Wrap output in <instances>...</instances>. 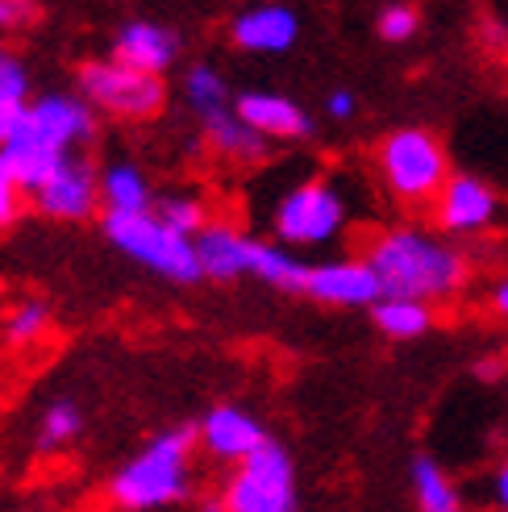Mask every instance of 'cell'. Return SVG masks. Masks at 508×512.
Returning a JSON list of instances; mask_svg holds the SVG:
<instances>
[{
  "mask_svg": "<svg viewBox=\"0 0 508 512\" xmlns=\"http://www.w3.org/2000/svg\"><path fill=\"white\" fill-rule=\"evenodd\" d=\"M367 263L379 279V288H384V296L392 300L442 304L450 296H459L471 279L467 254L417 225H396V229L375 234L367 246Z\"/></svg>",
  "mask_w": 508,
  "mask_h": 512,
  "instance_id": "obj_1",
  "label": "cell"
},
{
  "mask_svg": "<svg viewBox=\"0 0 508 512\" xmlns=\"http://www.w3.org/2000/svg\"><path fill=\"white\" fill-rule=\"evenodd\" d=\"M259 246H263V238L242 234L230 221H213L205 234L196 238V259H200L205 279H213V284H234V279H246V275L254 279Z\"/></svg>",
  "mask_w": 508,
  "mask_h": 512,
  "instance_id": "obj_13",
  "label": "cell"
},
{
  "mask_svg": "<svg viewBox=\"0 0 508 512\" xmlns=\"http://www.w3.org/2000/svg\"><path fill=\"white\" fill-rule=\"evenodd\" d=\"M25 109H30V100H21L13 92H0V146H9V138L17 134Z\"/></svg>",
  "mask_w": 508,
  "mask_h": 512,
  "instance_id": "obj_29",
  "label": "cell"
},
{
  "mask_svg": "<svg viewBox=\"0 0 508 512\" xmlns=\"http://www.w3.org/2000/svg\"><path fill=\"white\" fill-rule=\"evenodd\" d=\"M196 425H167L109 475L117 512H163L196 496Z\"/></svg>",
  "mask_w": 508,
  "mask_h": 512,
  "instance_id": "obj_2",
  "label": "cell"
},
{
  "mask_svg": "<svg viewBox=\"0 0 508 512\" xmlns=\"http://www.w3.org/2000/svg\"><path fill=\"white\" fill-rule=\"evenodd\" d=\"M325 113L334 117V121H350L354 113H359V96H354L350 88H334L325 96Z\"/></svg>",
  "mask_w": 508,
  "mask_h": 512,
  "instance_id": "obj_30",
  "label": "cell"
},
{
  "mask_svg": "<svg viewBox=\"0 0 508 512\" xmlns=\"http://www.w3.org/2000/svg\"><path fill=\"white\" fill-rule=\"evenodd\" d=\"M105 238L109 246H117L125 259H134L138 267L155 271L167 284H200L205 271L196 259V242L175 234V229L159 217V213H138V217H105Z\"/></svg>",
  "mask_w": 508,
  "mask_h": 512,
  "instance_id": "obj_5",
  "label": "cell"
},
{
  "mask_svg": "<svg viewBox=\"0 0 508 512\" xmlns=\"http://www.w3.org/2000/svg\"><path fill=\"white\" fill-rule=\"evenodd\" d=\"M375 171L400 204H434L442 188L450 184V159L438 134L421 130V125H404L392 130L384 142L375 146Z\"/></svg>",
  "mask_w": 508,
  "mask_h": 512,
  "instance_id": "obj_3",
  "label": "cell"
},
{
  "mask_svg": "<svg viewBox=\"0 0 508 512\" xmlns=\"http://www.w3.org/2000/svg\"><path fill=\"white\" fill-rule=\"evenodd\" d=\"M309 271H313V263H304L300 254H292L288 246H279V242H263V246H259L254 279H263L267 288H279V292H304V284H309Z\"/></svg>",
  "mask_w": 508,
  "mask_h": 512,
  "instance_id": "obj_25",
  "label": "cell"
},
{
  "mask_svg": "<svg viewBox=\"0 0 508 512\" xmlns=\"http://www.w3.org/2000/svg\"><path fill=\"white\" fill-rule=\"evenodd\" d=\"M84 433V408L71 396H55L42 404V413L34 421V454H63L80 442Z\"/></svg>",
  "mask_w": 508,
  "mask_h": 512,
  "instance_id": "obj_19",
  "label": "cell"
},
{
  "mask_svg": "<svg viewBox=\"0 0 508 512\" xmlns=\"http://www.w3.org/2000/svg\"><path fill=\"white\" fill-rule=\"evenodd\" d=\"M113 59L163 80L167 67L180 59V34H175L171 25H159V21H142V17L125 21L113 38Z\"/></svg>",
  "mask_w": 508,
  "mask_h": 512,
  "instance_id": "obj_15",
  "label": "cell"
},
{
  "mask_svg": "<svg viewBox=\"0 0 508 512\" xmlns=\"http://www.w3.org/2000/svg\"><path fill=\"white\" fill-rule=\"evenodd\" d=\"M184 100L188 109L196 113V121H209L225 109H234V96H230V80L221 75V67L213 63H192L188 75H184Z\"/></svg>",
  "mask_w": 508,
  "mask_h": 512,
  "instance_id": "obj_22",
  "label": "cell"
},
{
  "mask_svg": "<svg viewBox=\"0 0 508 512\" xmlns=\"http://www.w3.org/2000/svg\"><path fill=\"white\" fill-rule=\"evenodd\" d=\"M304 296L329 304V309H375L384 300V288H379L367 259H329V263H313Z\"/></svg>",
  "mask_w": 508,
  "mask_h": 512,
  "instance_id": "obj_11",
  "label": "cell"
},
{
  "mask_svg": "<svg viewBox=\"0 0 508 512\" xmlns=\"http://www.w3.org/2000/svg\"><path fill=\"white\" fill-rule=\"evenodd\" d=\"M413 500H417V512H467L463 504V492L454 488V479L438 467V458L429 454H417L413 458Z\"/></svg>",
  "mask_w": 508,
  "mask_h": 512,
  "instance_id": "obj_20",
  "label": "cell"
},
{
  "mask_svg": "<svg viewBox=\"0 0 508 512\" xmlns=\"http://www.w3.org/2000/svg\"><path fill=\"white\" fill-rule=\"evenodd\" d=\"M155 213L175 229V234H184V238H200L205 229L213 225V209H209V200L192 192V188H175V192H163L155 200Z\"/></svg>",
  "mask_w": 508,
  "mask_h": 512,
  "instance_id": "obj_24",
  "label": "cell"
},
{
  "mask_svg": "<svg viewBox=\"0 0 508 512\" xmlns=\"http://www.w3.org/2000/svg\"><path fill=\"white\" fill-rule=\"evenodd\" d=\"M75 88L96 113H105L113 121H150L159 117L167 105V84L159 75H146L109 59H88L75 71Z\"/></svg>",
  "mask_w": 508,
  "mask_h": 512,
  "instance_id": "obj_6",
  "label": "cell"
},
{
  "mask_svg": "<svg viewBox=\"0 0 508 512\" xmlns=\"http://www.w3.org/2000/svg\"><path fill=\"white\" fill-rule=\"evenodd\" d=\"M196 512H225V504H221V496H205L196 504Z\"/></svg>",
  "mask_w": 508,
  "mask_h": 512,
  "instance_id": "obj_34",
  "label": "cell"
},
{
  "mask_svg": "<svg viewBox=\"0 0 508 512\" xmlns=\"http://www.w3.org/2000/svg\"><path fill=\"white\" fill-rule=\"evenodd\" d=\"M492 504L500 508V512H508V458L496 467V475H492Z\"/></svg>",
  "mask_w": 508,
  "mask_h": 512,
  "instance_id": "obj_32",
  "label": "cell"
},
{
  "mask_svg": "<svg viewBox=\"0 0 508 512\" xmlns=\"http://www.w3.org/2000/svg\"><path fill=\"white\" fill-rule=\"evenodd\" d=\"M200 130H205V142L213 155H221L225 163H238V167H259L267 163L271 155V142L263 134H254L250 125L238 117V109H225L209 121H200Z\"/></svg>",
  "mask_w": 508,
  "mask_h": 512,
  "instance_id": "obj_18",
  "label": "cell"
},
{
  "mask_svg": "<svg viewBox=\"0 0 508 512\" xmlns=\"http://www.w3.org/2000/svg\"><path fill=\"white\" fill-rule=\"evenodd\" d=\"M296 38L300 17L288 5H250L230 21V42L246 55H288Z\"/></svg>",
  "mask_w": 508,
  "mask_h": 512,
  "instance_id": "obj_14",
  "label": "cell"
},
{
  "mask_svg": "<svg viewBox=\"0 0 508 512\" xmlns=\"http://www.w3.org/2000/svg\"><path fill=\"white\" fill-rule=\"evenodd\" d=\"M34 17L30 5H21V0H0V30H17V25H25Z\"/></svg>",
  "mask_w": 508,
  "mask_h": 512,
  "instance_id": "obj_31",
  "label": "cell"
},
{
  "mask_svg": "<svg viewBox=\"0 0 508 512\" xmlns=\"http://www.w3.org/2000/svg\"><path fill=\"white\" fill-rule=\"evenodd\" d=\"M217 496L225 512H296V467L288 446L267 438L246 463L230 467Z\"/></svg>",
  "mask_w": 508,
  "mask_h": 512,
  "instance_id": "obj_7",
  "label": "cell"
},
{
  "mask_svg": "<svg viewBox=\"0 0 508 512\" xmlns=\"http://www.w3.org/2000/svg\"><path fill=\"white\" fill-rule=\"evenodd\" d=\"M500 217V196L488 179L479 175H450V184L442 188V196L434 200V221L442 234H459V238H471V234H484L492 229Z\"/></svg>",
  "mask_w": 508,
  "mask_h": 512,
  "instance_id": "obj_10",
  "label": "cell"
},
{
  "mask_svg": "<svg viewBox=\"0 0 508 512\" xmlns=\"http://www.w3.org/2000/svg\"><path fill=\"white\" fill-rule=\"evenodd\" d=\"M421 30V13L413 5H384L375 17V34L384 42H409Z\"/></svg>",
  "mask_w": 508,
  "mask_h": 512,
  "instance_id": "obj_26",
  "label": "cell"
},
{
  "mask_svg": "<svg viewBox=\"0 0 508 512\" xmlns=\"http://www.w3.org/2000/svg\"><path fill=\"white\" fill-rule=\"evenodd\" d=\"M238 117L250 125L254 134H263L267 142H304L313 138V117L304 113L292 96L279 92H242L234 100Z\"/></svg>",
  "mask_w": 508,
  "mask_h": 512,
  "instance_id": "obj_16",
  "label": "cell"
},
{
  "mask_svg": "<svg viewBox=\"0 0 508 512\" xmlns=\"http://www.w3.org/2000/svg\"><path fill=\"white\" fill-rule=\"evenodd\" d=\"M196 442H200V450H205V458H213V463L238 467L259 446H267V429H263V421L254 417L246 404L225 400V404H213L209 413L200 417Z\"/></svg>",
  "mask_w": 508,
  "mask_h": 512,
  "instance_id": "obj_9",
  "label": "cell"
},
{
  "mask_svg": "<svg viewBox=\"0 0 508 512\" xmlns=\"http://www.w3.org/2000/svg\"><path fill=\"white\" fill-rule=\"evenodd\" d=\"M96 134H100V113L80 92H42L30 100V109H25L9 142L55 150V155H80V146L96 142Z\"/></svg>",
  "mask_w": 508,
  "mask_h": 512,
  "instance_id": "obj_8",
  "label": "cell"
},
{
  "mask_svg": "<svg viewBox=\"0 0 508 512\" xmlns=\"http://www.w3.org/2000/svg\"><path fill=\"white\" fill-rule=\"evenodd\" d=\"M50 334V309L46 300L38 296H25V300H13L5 313H0V342L9 350H30V346H42Z\"/></svg>",
  "mask_w": 508,
  "mask_h": 512,
  "instance_id": "obj_21",
  "label": "cell"
},
{
  "mask_svg": "<svg viewBox=\"0 0 508 512\" xmlns=\"http://www.w3.org/2000/svg\"><path fill=\"white\" fill-rule=\"evenodd\" d=\"M371 321L379 334H388L396 342H409V338H421L429 334V325H434V304H421V300H392L384 296L371 309Z\"/></svg>",
  "mask_w": 508,
  "mask_h": 512,
  "instance_id": "obj_23",
  "label": "cell"
},
{
  "mask_svg": "<svg viewBox=\"0 0 508 512\" xmlns=\"http://www.w3.org/2000/svg\"><path fill=\"white\" fill-rule=\"evenodd\" d=\"M504 379H508V371H504Z\"/></svg>",
  "mask_w": 508,
  "mask_h": 512,
  "instance_id": "obj_35",
  "label": "cell"
},
{
  "mask_svg": "<svg viewBox=\"0 0 508 512\" xmlns=\"http://www.w3.org/2000/svg\"><path fill=\"white\" fill-rule=\"evenodd\" d=\"M155 188L150 175L134 159H113L100 167V209L105 217H138V213H155Z\"/></svg>",
  "mask_w": 508,
  "mask_h": 512,
  "instance_id": "obj_17",
  "label": "cell"
},
{
  "mask_svg": "<svg viewBox=\"0 0 508 512\" xmlns=\"http://www.w3.org/2000/svg\"><path fill=\"white\" fill-rule=\"evenodd\" d=\"M25 196L13 179H9V171L0 167V229H9V225H17L21 221V213H25Z\"/></svg>",
  "mask_w": 508,
  "mask_h": 512,
  "instance_id": "obj_28",
  "label": "cell"
},
{
  "mask_svg": "<svg viewBox=\"0 0 508 512\" xmlns=\"http://www.w3.org/2000/svg\"><path fill=\"white\" fill-rule=\"evenodd\" d=\"M34 209L50 221H88L100 209V171L92 159L75 155L50 184L34 196Z\"/></svg>",
  "mask_w": 508,
  "mask_h": 512,
  "instance_id": "obj_12",
  "label": "cell"
},
{
  "mask_svg": "<svg viewBox=\"0 0 508 512\" xmlns=\"http://www.w3.org/2000/svg\"><path fill=\"white\" fill-rule=\"evenodd\" d=\"M0 92L30 100V67H25V59L9 46H0Z\"/></svg>",
  "mask_w": 508,
  "mask_h": 512,
  "instance_id": "obj_27",
  "label": "cell"
},
{
  "mask_svg": "<svg viewBox=\"0 0 508 512\" xmlns=\"http://www.w3.org/2000/svg\"><path fill=\"white\" fill-rule=\"evenodd\" d=\"M488 304H492V313H496V317H504V321H508V279H500V284L492 288Z\"/></svg>",
  "mask_w": 508,
  "mask_h": 512,
  "instance_id": "obj_33",
  "label": "cell"
},
{
  "mask_svg": "<svg viewBox=\"0 0 508 512\" xmlns=\"http://www.w3.org/2000/svg\"><path fill=\"white\" fill-rule=\"evenodd\" d=\"M350 221V200L338 179L329 175H309L292 184L284 196L271 204V234L279 246H329L346 234Z\"/></svg>",
  "mask_w": 508,
  "mask_h": 512,
  "instance_id": "obj_4",
  "label": "cell"
}]
</instances>
